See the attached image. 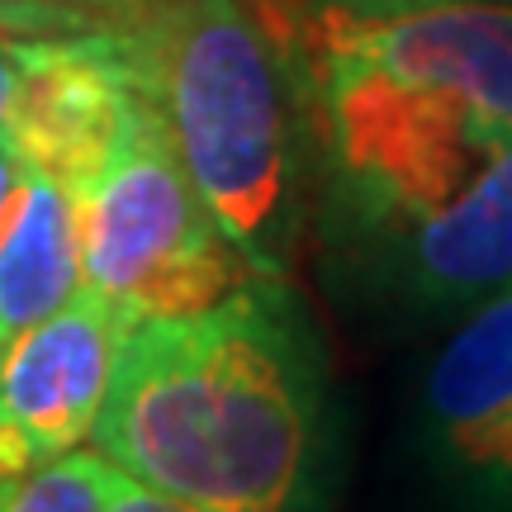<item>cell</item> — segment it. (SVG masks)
<instances>
[{
    "label": "cell",
    "instance_id": "cell-1",
    "mask_svg": "<svg viewBox=\"0 0 512 512\" xmlns=\"http://www.w3.org/2000/svg\"><path fill=\"white\" fill-rule=\"evenodd\" d=\"M91 441L195 512H309L323 380L285 285L247 280L214 309L133 323Z\"/></svg>",
    "mask_w": 512,
    "mask_h": 512
},
{
    "label": "cell",
    "instance_id": "cell-2",
    "mask_svg": "<svg viewBox=\"0 0 512 512\" xmlns=\"http://www.w3.org/2000/svg\"><path fill=\"white\" fill-rule=\"evenodd\" d=\"M318 147L351 219L403 233L512 138V0L356 19L318 5Z\"/></svg>",
    "mask_w": 512,
    "mask_h": 512
},
{
    "label": "cell",
    "instance_id": "cell-3",
    "mask_svg": "<svg viewBox=\"0 0 512 512\" xmlns=\"http://www.w3.org/2000/svg\"><path fill=\"white\" fill-rule=\"evenodd\" d=\"M124 48L228 247L285 285L318 147L309 19L290 0H152Z\"/></svg>",
    "mask_w": 512,
    "mask_h": 512
},
{
    "label": "cell",
    "instance_id": "cell-4",
    "mask_svg": "<svg viewBox=\"0 0 512 512\" xmlns=\"http://www.w3.org/2000/svg\"><path fill=\"white\" fill-rule=\"evenodd\" d=\"M256 280L185 176L162 114L138 86L81 195V285L128 328L214 309Z\"/></svg>",
    "mask_w": 512,
    "mask_h": 512
},
{
    "label": "cell",
    "instance_id": "cell-5",
    "mask_svg": "<svg viewBox=\"0 0 512 512\" xmlns=\"http://www.w3.org/2000/svg\"><path fill=\"white\" fill-rule=\"evenodd\" d=\"M128 323L86 285L57 313L0 337V479L81 451Z\"/></svg>",
    "mask_w": 512,
    "mask_h": 512
},
{
    "label": "cell",
    "instance_id": "cell-6",
    "mask_svg": "<svg viewBox=\"0 0 512 512\" xmlns=\"http://www.w3.org/2000/svg\"><path fill=\"white\" fill-rule=\"evenodd\" d=\"M133 86L124 34L24 38V76L5 119L19 162L81 200L110 152Z\"/></svg>",
    "mask_w": 512,
    "mask_h": 512
},
{
    "label": "cell",
    "instance_id": "cell-7",
    "mask_svg": "<svg viewBox=\"0 0 512 512\" xmlns=\"http://www.w3.org/2000/svg\"><path fill=\"white\" fill-rule=\"evenodd\" d=\"M422 418L460 484L512 503V290L470 309L441 347L427 370Z\"/></svg>",
    "mask_w": 512,
    "mask_h": 512
},
{
    "label": "cell",
    "instance_id": "cell-8",
    "mask_svg": "<svg viewBox=\"0 0 512 512\" xmlns=\"http://www.w3.org/2000/svg\"><path fill=\"white\" fill-rule=\"evenodd\" d=\"M403 290L427 309H479L512 290V138L460 195L399 233Z\"/></svg>",
    "mask_w": 512,
    "mask_h": 512
},
{
    "label": "cell",
    "instance_id": "cell-9",
    "mask_svg": "<svg viewBox=\"0 0 512 512\" xmlns=\"http://www.w3.org/2000/svg\"><path fill=\"white\" fill-rule=\"evenodd\" d=\"M81 290V200L19 162L0 209V337L57 313Z\"/></svg>",
    "mask_w": 512,
    "mask_h": 512
},
{
    "label": "cell",
    "instance_id": "cell-10",
    "mask_svg": "<svg viewBox=\"0 0 512 512\" xmlns=\"http://www.w3.org/2000/svg\"><path fill=\"white\" fill-rule=\"evenodd\" d=\"M114 484L119 470L105 456L67 451L15 479H0V512H110Z\"/></svg>",
    "mask_w": 512,
    "mask_h": 512
},
{
    "label": "cell",
    "instance_id": "cell-11",
    "mask_svg": "<svg viewBox=\"0 0 512 512\" xmlns=\"http://www.w3.org/2000/svg\"><path fill=\"white\" fill-rule=\"evenodd\" d=\"M152 0H0V34L15 38H91L128 34Z\"/></svg>",
    "mask_w": 512,
    "mask_h": 512
},
{
    "label": "cell",
    "instance_id": "cell-12",
    "mask_svg": "<svg viewBox=\"0 0 512 512\" xmlns=\"http://www.w3.org/2000/svg\"><path fill=\"white\" fill-rule=\"evenodd\" d=\"M328 10L356 19H389V15H418V10H441V5H465V0H323Z\"/></svg>",
    "mask_w": 512,
    "mask_h": 512
},
{
    "label": "cell",
    "instance_id": "cell-13",
    "mask_svg": "<svg viewBox=\"0 0 512 512\" xmlns=\"http://www.w3.org/2000/svg\"><path fill=\"white\" fill-rule=\"evenodd\" d=\"M110 512H195V508H185L176 498L152 494V489H143V484H133V479L119 475V484H114V494H110Z\"/></svg>",
    "mask_w": 512,
    "mask_h": 512
},
{
    "label": "cell",
    "instance_id": "cell-14",
    "mask_svg": "<svg viewBox=\"0 0 512 512\" xmlns=\"http://www.w3.org/2000/svg\"><path fill=\"white\" fill-rule=\"evenodd\" d=\"M19 76H24V38L0 34V128H5V119L15 110Z\"/></svg>",
    "mask_w": 512,
    "mask_h": 512
},
{
    "label": "cell",
    "instance_id": "cell-15",
    "mask_svg": "<svg viewBox=\"0 0 512 512\" xmlns=\"http://www.w3.org/2000/svg\"><path fill=\"white\" fill-rule=\"evenodd\" d=\"M15 181H19V152H15L10 128H0V209H5V200H10Z\"/></svg>",
    "mask_w": 512,
    "mask_h": 512
}]
</instances>
